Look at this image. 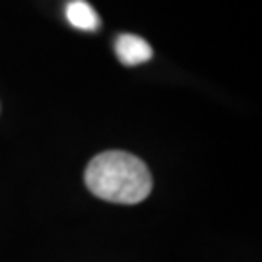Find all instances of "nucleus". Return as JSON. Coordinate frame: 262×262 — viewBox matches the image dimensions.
I'll return each instance as SVG.
<instances>
[{"instance_id": "1", "label": "nucleus", "mask_w": 262, "mask_h": 262, "mask_svg": "<svg viewBox=\"0 0 262 262\" xmlns=\"http://www.w3.org/2000/svg\"><path fill=\"white\" fill-rule=\"evenodd\" d=\"M85 187L113 204H138L150 196L151 173L140 158L122 150L101 151L85 167Z\"/></svg>"}, {"instance_id": "3", "label": "nucleus", "mask_w": 262, "mask_h": 262, "mask_svg": "<svg viewBox=\"0 0 262 262\" xmlns=\"http://www.w3.org/2000/svg\"><path fill=\"white\" fill-rule=\"evenodd\" d=\"M66 19L70 21L72 28L84 31H95L101 26L97 12L85 0H70L66 4Z\"/></svg>"}, {"instance_id": "2", "label": "nucleus", "mask_w": 262, "mask_h": 262, "mask_svg": "<svg viewBox=\"0 0 262 262\" xmlns=\"http://www.w3.org/2000/svg\"><path fill=\"white\" fill-rule=\"evenodd\" d=\"M115 53L124 66L144 64L154 55L150 43L146 39L138 37V35H130V33H122L115 39Z\"/></svg>"}]
</instances>
